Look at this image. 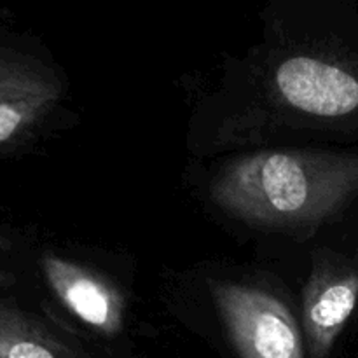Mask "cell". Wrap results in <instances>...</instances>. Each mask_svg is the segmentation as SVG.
<instances>
[{
  "label": "cell",
  "mask_w": 358,
  "mask_h": 358,
  "mask_svg": "<svg viewBox=\"0 0 358 358\" xmlns=\"http://www.w3.org/2000/svg\"><path fill=\"white\" fill-rule=\"evenodd\" d=\"M210 194L224 212L252 226H317L358 198V154H252L226 164L213 178Z\"/></svg>",
  "instance_id": "6da1fadb"
},
{
  "label": "cell",
  "mask_w": 358,
  "mask_h": 358,
  "mask_svg": "<svg viewBox=\"0 0 358 358\" xmlns=\"http://www.w3.org/2000/svg\"><path fill=\"white\" fill-rule=\"evenodd\" d=\"M268 94L276 108L310 119H336L358 110V76L341 63L299 52L273 66Z\"/></svg>",
  "instance_id": "7a4b0ae2"
},
{
  "label": "cell",
  "mask_w": 358,
  "mask_h": 358,
  "mask_svg": "<svg viewBox=\"0 0 358 358\" xmlns=\"http://www.w3.org/2000/svg\"><path fill=\"white\" fill-rule=\"evenodd\" d=\"M215 303L240 358H304L299 325L273 294L254 287L219 285Z\"/></svg>",
  "instance_id": "3957f363"
},
{
  "label": "cell",
  "mask_w": 358,
  "mask_h": 358,
  "mask_svg": "<svg viewBox=\"0 0 358 358\" xmlns=\"http://www.w3.org/2000/svg\"><path fill=\"white\" fill-rule=\"evenodd\" d=\"M358 304V269L318 262L303 292V325L311 358H325Z\"/></svg>",
  "instance_id": "277c9868"
},
{
  "label": "cell",
  "mask_w": 358,
  "mask_h": 358,
  "mask_svg": "<svg viewBox=\"0 0 358 358\" xmlns=\"http://www.w3.org/2000/svg\"><path fill=\"white\" fill-rule=\"evenodd\" d=\"M58 98L59 84L48 69L0 49V149L37 124Z\"/></svg>",
  "instance_id": "5b68a950"
},
{
  "label": "cell",
  "mask_w": 358,
  "mask_h": 358,
  "mask_svg": "<svg viewBox=\"0 0 358 358\" xmlns=\"http://www.w3.org/2000/svg\"><path fill=\"white\" fill-rule=\"evenodd\" d=\"M45 282L63 306L101 334H117L124 324L121 294L83 266L58 255H44Z\"/></svg>",
  "instance_id": "8992f818"
},
{
  "label": "cell",
  "mask_w": 358,
  "mask_h": 358,
  "mask_svg": "<svg viewBox=\"0 0 358 358\" xmlns=\"http://www.w3.org/2000/svg\"><path fill=\"white\" fill-rule=\"evenodd\" d=\"M0 358H93L38 318L0 301Z\"/></svg>",
  "instance_id": "52a82bcc"
},
{
  "label": "cell",
  "mask_w": 358,
  "mask_h": 358,
  "mask_svg": "<svg viewBox=\"0 0 358 358\" xmlns=\"http://www.w3.org/2000/svg\"><path fill=\"white\" fill-rule=\"evenodd\" d=\"M9 283H10V276L0 269V287H6V285H9Z\"/></svg>",
  "instance_id": "ba28073f"
}]
</instances>
